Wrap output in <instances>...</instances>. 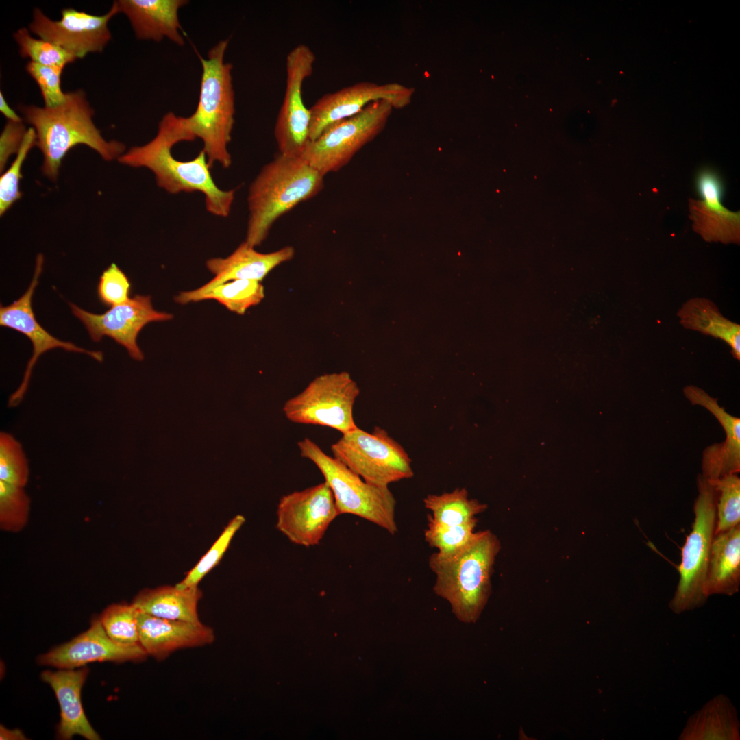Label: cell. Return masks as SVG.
<instances>
[{"instance_id": "10", "label": "cell", "mask_w": 740, "mask_h": 740, "mask_svg": "<svg viewBox=\"0 0 740 740\" xmlns=\"http://www.w3.org/2000/svg\"><path fill=\"white\" fill-rule=\"evenodd\" d=\"M393 109L384 100L370 103L310 141L300 158L323 176L338 171L383 130Z\"/></svg>"}, {"instance_id": "17", "label": "cell", "mask_w": 740, "mask_h": 740, "mask_svg": "<svg viewBox=\"0 0 740 740\" xmlns=\"http://www.w3.org/2000/svg\"><path fill=\"white\" fill-rule=\"evenodd\" d=\"M147 656L140 645H127L112 640L96 617L88 630L38 656L37 662L58 669H75L92 662H136Z\"/></svg>"}, {"instance_id": "2", "label": "cell", "mask_w": 740, "mask_h": 740, "mask_svg": "<svg viewBox=\"0 0 740 740\" xmlns=\"http://www.w3.org/2000/svg\"><path fill=\"white\" fill-rule=\"evenodd\" d=\"M19 110L35 131L36 146L43 156L42 172L53 181L66 154L77 145H86L106 161L118 159L125 151L123 143L102 136L92 120L95 111L82 89L66 92L65 101L58 106L21 105Z\"/></svg>"}, {"instance_id": "6", "label": "cell", "mask_w": 740, "mask_h": 740, "mask_svg": "<svg viewBox=\"0 0 740 740\" xmlns=\"http://www.w3.org/2000/svg\"><path fill=\"white\" fill-rule=\"evenodd\" d=\"M297 446L300 456L312 462L323 475L333 493L339 515L360 517L392 535L397 532L396 500L388 487L365 482L308 438L299 441Z\"/></svg>"}, {"instance_id": "42", "label": "cell", "mask_w": 740, "mask_h": 740, "mask_svg": "<svg viewBox=\"0 0 740 740\" xmlns=\"http://www.w3.org/2000/svg\"><path fill=\"white\" fill-rule=\"evenodd\" d=\"M0 739L1 740H21L26 739L23 732L18 730H10L3 726H1L0 728Z\"/></svg>"}, {"instance_id": "15", "label": "cell", "mask_w": 740, "mask_h": 740, "mask_svg": "<svg viewBox=\"0 0 740 740\" xmlns=\"http://www.w3.org/2000/svg\"><path fill=\"white\" fill-rule=\"evenodd\" d=\"M69 305L93 341L99 342L105 336L110 337L138 361L144 358L137 343L142 329L149 323L166 321L173 317L170 313L155 310L149 295H136L102 314L88 312L71 302Z\"/></svg>"}, {"instance_id": "4", "label": "cell", "mask_w": 740, "mask_h": 740, "mask_svg": "<svg viewBox=\"0 0 740 740\" xmlns=\"http://www.w3.org/2000/svg\"><path fill=\"white\" fill-rule=\"evenodd\" d=\"M323 178L301 158L278 153L263 166L249 186L245 241L254 247L259 246L281 216L323 190Z\"/></svg>"}, {"instance_id": "8", "label": "cell", "mask_w": 740, "mask_h": 740, "mask_svg": "<svg viewBox=\"0 0 740 740\" xmlns=\"http://www.w3.org/2000/svg\"><path fill=\"white\" fill-rule=\"evenodd\" d=\"M330 449L334 458L374 485L388 487L414 475L406 451L380 427L371 432L358 427L343 434Z\"/></svg>"}, {"instance_id": "37", "label": "cell", "mask_w": 740, "mask_h": 740, "mask_svg": "<svg viewBox=\"0 0 740 740\" xmlns=\"http://www.w3.org/2000/svg\"><path fill=\"white\" fill-rule=\"evenodd\" d=\"M428 526L424 532L426 542L438 550V553L448 554L468 543L475 535L478 519L458 526L436 523L427 517Z\"/></svg>"}, {"instance_id": "27", "label": "cell", "mask_w": 740, "mask_h": 740, "mask_svg": "<svg viewBox=\"0 0 740 740\" xmlns=\"http://www.w3.org/2000/svg\"><path fill=\"white\" fill-rule=\"evenodd\" d=\"M425 507L432 512L428 517L432 521L446 526L468 523L487 509L486 504L469 499L465 488H457L449 493L430 494L423 499Z\"/></svg>"}, {"instance_id": "16", "label": "cell", "mask_w": 740, "mask_h": 740, "mask_svg": "<svg viewBox=\"0 0 740 740\" xmlns=\"http://www.w3.org/2000/svg\"><path fill=\"white\" fill-rule=\"evenodd\" d=\"M415 92V88L395 82L379 84L360 82L327 93L309 108L310 141L374 101L384 100L395 109L405 108L411 103Z\"/></svg>"}, {"instance_id": "38", "label": "cell", "mask_w": 740, "mask_h": 740, "mask_svg": "<svg viewBox=\"0 0 740 740\" xmlns=\"http://www.w3.org/2000/svg\"><path fill=\"white\" fill-rule=\"evenodd\" d=\"M25 70L37 84L45 107H56L65 101L66 92L61 88V75L64 69L29 61Z\"/></svg>"}, {"instance_id": "22", "label": "cell", "mask_w": 740, "mask_h": 740, "mask_svg": "<svg viewBox=\"0 0 740 740\" xmlns=\"http://www.w3.org/2000/svg\"><path fill=\"white\" fill-rule=\"evenodd\" d=\"M119 12L129 19L137 38L160 42L164 38L184 44L180 33L179 9L186 0H119Z\"/></svg>"}, {"instance_id": "23", "label": "cell", "mask_w": 740, "mask_h": 740, "mask_svg": "<svg viewBox=\"0 0 740 740\" xmlns=\"http://www.w3.org/2000/svg\"><path fill=\"white\" fill-rule=\"evenodd\" d=\"M740 585V524L714 536L704 593L733 595Z\"/></svg>"}, {"instance_id": "5", "label": "cell", "mask_w": 740, "mask_h": 740, "mask_svg": "<svg viewBox=\"0 0 740 740\" xmlns=\"http://www.w3.org/2000/svg\"><path fill=\"white\" fill-rule=\"evenodd\" d=\"M227 44V40L219 41L206 58L198 54L202 66L199 102L194 113L184 117L194 138L202 140V150L210 166L217 162L224 169L232 164L227 147L235 114L232 65L224 61Z\"/></svg>"}, {"instance_id": "21", "label": "cell", "mask_w": 740, "mask_h": 740, "mask_svg": "<svg viewBox=\"0 0 740 740\" xmlns=\"http://www.w3.org/2000/svg\"><path fill=\"white\" fill-rule=\"evenodd\" d=\"M88 672V668L84 667L45 670L41 674V679L53 690L60 706V719L56 730L60 739H71L76 735L88 740L101 739L88 722L82 703L81 691Z\"/></svg>"}, {"instance_id": "35", "label": "cell", "mask_w": 740, "mask_h": 740, "mask_svg": "<svg viewBox=\"0 0 740 740\" xmlns=\"http://www.w3.org/2000/svg\"><path fill=\"white\" fill-rule=\"evenodd\" d=\"M29 469L21 443L10 433H0V480L25 487Z\"/></svg>"}, {"instance_id": "13", "label": "cell", "mask_w": 740, "mask_h": 740, "mask_svg": "<svg viewBox=\"0 0 740 740\" xmlns=\"http://www.w3.org/2000/svg\"><path fill=\"white\" fill-rule=\"evenodd\" d=\"M333 493L325 482L283 495L277 508V529L291 543L318 545L338 516Z\"/></svg>"}, {"instance_id": "40", "label": "cell", "mask_w": 740, "mask_h": 740, "mask_svg": "<svg viewBox=\"0 0 740 740\" xmlns=\"http://www.w3.org/2000/svg\"><path fill=\"white\" fill-rule=\"evenodd\" d=\"M27 129L23 122L8 121L0 136V171L4 170L10 157L18 153Z\"/></svg>"}, {"instance_id": "34", "label": "cell", "mask_w": 740, "mask_h": 740, "mask_svg": "<svg viewBox=\"0 0 740 740\" xmlns=\"http://www.w3.org/2000/svg\"><path fill=\"white\" fill-rule=\"evenodd\" d=\"M245 521V519L241 515L233 517L208 552L176 586L180 589L198 587L205 576L218 565L229 547L234 536Z\"/></svg>"}, {"instance_id": "7", "label": "cell", "mask_w": 740, "mask_h": 740, "mask_svg": "<svg viewBox=\"0 0 740 740\" xmlns=\"http://www.w3.org/2000/svg\"><path fill=\"white\" fill-rule=\"evenodd\" d=\"M698 495L693 510L692 530L682 548L678 570L680 580L669 606L679 614L704 605L707 600L704 591L711 547L716 525L718 493L711 481L700 474L697 479Z\"/></svg>"}, {"instance_id": "32", "label": "cell", "mask_w": 740, "mask_h": 740, "mask_svg": "<svg viewBox=\"0 0 740 740\" xmlns=\"http://www.w3.org/2000/svg\"><path fill=\"white\" fill-rule=\"evenodd\" d=\"M708 480L718 493L715 529L716 535L740 523V478L737 473H729L717 479Z\"/></svg>"}, {"instance_id": "29", "label": "cell", "mask_w": 740, "mask_h": 740, "mask_svg": "<svg viewBox=\"0 0 740 740\" xmlns=\"http://www.w3.org/2000/svg\"><path fill=\"white\" fill-rule=\"evenodd\" d=\"M684 396L693 405L706 408L719 421L726 437L722 446L728 456L735 460H740V419L728 413L720 406L716 399L710 396L703 389L689 385L683 389Z\"/></svg>"}, {"instance_id": "1", "label": "cell", "mask_w": 740, "mask_h": 740, "mask_svg": "<svg viewBox=\"0 0 740 740\" xmlns=\"http://www.w3.org/2000/svg\"><path fill=\"white\" fill-rule=\"evenodd\" d=\"M184 117L166 113L158 124L156 135L145 145L132 147L120 156L119 163L131 167H143L154 175L157 185L171 194L199 192L204 196L208 212L220 217L229 216L235 190H225L215 184L204 151L201 149L190 160H180L171 153L175 145L193 141Z\"/></svg>"}, {"instance_id": "19", "label": "cell", "mask_w": 740, "mask_h": 740, "mask_svg": "<svg viewBox=\"0 0 740 740\" xmlns=\"http://www.w3.org/2000/svg\"><path fill=\"white\" fill-rule=\"evenodd\" d=\"M254 248L244 241L230 256L208 260L206 267L214 277L197 289L180 293L175 301L181 304L197 302L203 294L230 280L262 282L273 269L291 260L295 255L292 246H286L270 253H260Z\"/></svg>"}, {"instance_id": "11", "label": "cell", "mask_w": 740, "mask_h": 740, "mask_svg": "<svg viewBox=\"0 0 740 740\" xmlns=\"http://www.w3.org/2000/svg\"><path fill=\"white\" fill-rule=\"evenodd\" d=\"M316 57L306 45L294 47L286 58V88L274 136L279 153L301 157L310 142V112L303 100L304 82L312 75Z\"/></svg>"}, {"instance_id": "25", "label": "cell", "mask_w": 740, "mask_h": 740, "mask_svg": "<svg viewBox=\"0 0 740 740\" xmlns=\"http://www.w3.org/2000/svg\"><path fill=\"white\" fill-rule=\"evenodd\" d=\"M201 597L198 587L180 589L166 585L143 589L132 603L139 610L157 617L200 623L197 606Z\"/></svg>"}, {"instance_id": "36", "label": "cell", "mask_w": 740, "mask_h": 740, "mask_svg": "<svg viewBox=\"0 0 740 740\" xmlns=\"http://www.w3.org/2000/svg\"><path fill=\"white\" fill-rule=\"evenodd\" d=\"M36 136L33 127L27 129L16 158L0 177V214L3 215L13 204L20 199L22 193L20 183L21 169L29 151L36 146Z\"/></svg>"}, {"instance_id": "26", "label": "cell", "mask_w": 740, "mask_h": 740, "mask_svg": "<svg viewBox=\"0 0 740 740\" xmlns=\"http://www.w3.org/2000/svg\"><path fill=\"white\" fill-rule=\"evenodd\" d=\"M677 314L685 328L724 341L730 347L732 356L739 360L740 326L724 317L712 301L701 297L691 299Z\"/></svg>"}, {"instance_id": "3", "label": "cell", "mask_w": 740, "mask_h": 740, "mask_svg": "<svg viewBox=\"0 0 740 740\" xmlns=\"http://www.w3.org/2000/svg\"><path fill=\"white\" fill-rule=\"evenodd\" d=\"M501 548L489 530L477 532L465 546L448 554L433 553L428 564L436 576L434 592L447 600L461 622L478 621L491 593L493 566Z\"/></svg>"}, {"instance_id": "39", "label": "cell", "mask_w": 740, "mask_h": 740, "mask_svg": "<svg viewBox=\"0 0 740 740\" xmlns=\"http://www.w3.org/2000/svg\"><path fill=\"white\" fill-rule=\"evenodd\" d=\"M131 282L125 273L112 263L101 273L97 285V296L104 306H114L130 298Z\"/></svg>"}, {"instance_id": "28", "label": "cell", "mask_w": 740, "mask_h": 740, "mask_svg": "<svg viewBox=\"0 0 740 740\" xmlns=\"http://www.w3.org/2000/svg\"><path fill=\"white\" fill-rule=\"evenodd\" d=\"M264 297L261 282L251 280H234L217 286L197 299L201 301L214 299L228 310L244 314L251 306L258 305Z\"/></svg>"}, {"instance_id": "20", "label": "cell", "mask_w": 740, "mask_h": 740, "mask_svg": "<svg viewBox=\"0 0 740 740\" xmlns=\"http://www.w3.org/2000/svg\"><path fill=\"white\" fill-rule=\"evenodd\" d=\"M139 643L148 656L164 661L174 652L213 643V629L201 622L193 623L157 617L138 610Z\"/></svg>"}, {"instance_id": "41", "label": "cell", "mask_w": 740, "mask_h": 740, "mask_svg": "<svg viewBox=\"0 0 740 740\" xmlns=\"http://www.w3.org/2000/svg\"><path fill=\"white\" fill-rule=\"evenodd\" d=\"M0 112L8 121L22 122L23 120L8 104L2 91H0Z\"/></svg>"}, {"instance_id": "31", "label": "cell", "mask_w": 740, "mask_h": 740, "mask_svg": "<svg viewBox=\"0 0 740 740\" xmlns=\"http://www.w3.org/2000/svg\"><path fill=\"white\" fill-rule=\"evenodd\" d=\"M138 609L132 604H112L99 617L101 624L114 641L127 645H140L138 629Z\"/></svg>"}, {"instance_id": "12", "label": "cell", "mask_w": 740, "mask_h": 740, "mask_svg": "<svg viewBox=\"0 0 740 740\" xmlns=\"http://www.w3.org/2000/svg\"><path fill=\"white\" fill-rule=\"evenodd\" d=\"M119 13L116 1L103 15L64 8L59 20L51 19L40 8H35L29 30L40 38L60 46L77 60L90 53L103 51L112 38L109 21Z\"/></svg>"}, {"instance_id": "33", "label": "cell", "mask_w": 740, "mask_h": 740, "mask_svg": "<svg viewBox=\"0 0 740 740\" xmlns=\"http://www.w3.org/2000/svg\"><path fill=\"white\" fill-rule=\"evenodd\" d=\"M25 487L0 480V528L16 533L26 526L30 513V498Z\"/></svg>"}, {"instance_id": "30", "label": "cell", "mask_w": 740, "mask_h": 740, "mask_svg": "<svg viewBox=\"0 0 740 740\" xmlns=\"http://www.w3.org/2000/svg\"><path fill=\"white\" fill-rule=\"evenodd\" d=\"M13 36L18 46L20 56L23 58H29L31 62L64 69L67 64L77 60L60 46L40 38H34L25 27L16 30Z\"/></svg>"}, {"instance_id": "18", "label": "cell", "mask_w": 740, "mask_h": 740, "mask_svg": "<svg viewBox=\"0 0 740 740\" xmlns=\"http://www.w3.org/2000/svg\"><path fill=\"white\" fill-rule=\"evenodd\" d=\"M695 186L702 199L689 201L694 231L706 242L739 244L740 213L722 205L724 188L719 174L714 169L702 168L696 175Z\"/></svg>"}, {"instance_id": "14", "label": "cell", "mask_w": 740, "mask_h": 740, "mask_svg": "<svg viewBox=\"0 0 740 740\" xmlns=\"http://www.w3.org/2000/svg\"><path fill=\"white\" fill-rule=\"evenodd\" d=\"M43 263L44 257L39 254L36 258L34 276L26 291L12 304L8 306L1 305L0 307L1 326L23 334L31 341L33 346L32 356L26 365L22 382L8 399V406L10 408L17 406L23 401L28 388L33 368L39 357L44 353L56 348H62L66 352L85 354L99 362L103 360L102 352L86 349L71 342L61 341L51 335L37 321L32 304L33 295L42 271Z\"/></svg>"}, {"instance_id": "9", "label": "cell", "mask_w": 740, "mask_h": 740, "mask_svg": "<svg viewBox=\"0 0 740 740\" xmlns=\"http://www.w3.org/2000/svg\"><path fill=\"white\" fill-rule=\"evenodd\" d=\"M359 394V388L349 373H325L286 400L282 410L293 423L328 427L343 434L358 428L353 409Z\"/></svg>"}, {"instance_id": "24", "label": "cell", "mask_w": 740, "mask_h": 740, "mask_svg": "<svg viewBox=\"0 0 740 740\" xmlns=\"http://www.w3.org/2000/svg\"><path fill=\"white\" fill-rule=\"evenodd\" d=\"M737 711L726 695L719 694L691 715L679 740H739Z\"/></svg>"}]
</instances>
